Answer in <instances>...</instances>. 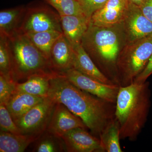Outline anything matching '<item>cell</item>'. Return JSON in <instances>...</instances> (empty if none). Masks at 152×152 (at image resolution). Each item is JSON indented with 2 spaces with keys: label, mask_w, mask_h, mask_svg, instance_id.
<instances>
[{
  "label": "cell",
  "mask_w": 152,
  "mask_h": 152,
  "mask_svg": "<svg viewBox=\"0 0 152 152\" xmlns=\"http://www.w3.org/2000/svg\"><path fill=\"white\" fill-rule=\"evenodd\" d=\"M48 97L56 103L65 106L99 138L115 118L116 103L80 89L61 74L50 79Z\"/></svg>",
  "instance_id": "6da1fadb"
},
{
  "label": "cell",
  "mask_w": 152,
  "mask_h": 152,
  "mask_svg": "<svg viewBox=\"0 0 152 152\" xmlns=\"http://www.w3.org/2000/svg\"><path fill=\"white\" fill-rule=\"evenodd\" d=\"M126 43L120 24L104 27L94 26L90 22L81 44L100 70L119 86L117 61Z\"/></svg>",
  "instance_id": "7a4b0ae2"
},
{
  "label": "cell",
  "mask_w": 152,
  "mask_h": 152,
  "mask_svg": "<svg viewBox=\"0 0 152 152\" xmlns=\"http://www.w3.org/2000/svg\"><path fill=\"white\" fill-rule=\"evenodd\" d=\"M151 91L147 81L120 87L115 115L120 125L121 140L135 141L141 132L151 107Z\"/></svg>",
  "instance_id": "3957f363"
},
{
  "label": "cell",
  "mask_w": 152,
  "mask_h": 152,
  "mask_svg": "<svg viewBox=\"0 0 152 152\" xmlns=\"http://www.w3.org/2000/svg\"><path fill=\"white\" fill-rule=\"evenodd\" d=\"M12 77L14 80H27L35 75H54L50 61L24 34L18 32L7 38Z\"/></svg>",
  "instance_id": "277c9868"
},
{
  "label": "cell",
  "mask_w": 152,
  "mask_h": 152,
  "mask_svg": "<svg viewBox=\"0 0 152 152\" xmlns=\"http://www.w3.org/2000/svg\"><path fill=\"white\" fill-rule=\"evenodd\" d=\"M152 54V34L127 43L117 61L120 86L134 83L145 67Z\"/></svg>",
  "instance_id": "5b68a950"
},
{
  "label": "cell",
  "mask_w": 152,
  "mask_h": 152,
  "mask_svg": "<svg viewBox=\"0 0 152 152\" xmlns=\"http://www.w3.org/2000/svg\"><path fill=\"white\" fill-rule=\"evenodd\" d=\"M56 104L48 97L45 98L14 121L22 134L39 139L46 131Z\"/></svg>",
  "instance_id": "8992f818"
},
{
  "label": "cell",
  "mask_w": 152,
  "mask_h": 152,
  "mask_svg": "<svg viewBox=\"0 0 152 152\" xmlns=\"http://www.w3.org/2000/svg\"><path fill=\"white\" fill-rule=\"evenodd\" d=\"M58 31L63 32L59 15L43 7L32 8L26 10L18 32H40Z\"/></svg>",
  "instance_id": "52a82bcc"
},
{
  "label": "cell",
  "mask_w": 152,
  "mask_h": 152,
  "mask_svg": "<svg viewBox=\"0 0 152 152\" xmlns=\"http://www.w3.org/2000/svg\"><path fill=\"white\" fill-rule=\"evenodd\" d=\"M61 75L64 76L69 81L80 89L111 102H116L120 87L119 85L104 83L74 69Z\"/></svg>",
  "instance_id": "ba28073f"
},
{
  "label": "cell",
  "mask_w": 152,
  "mask_h": 152,
  "mask_svg": "<svg viewBox=\"0 0 152 152\" xmlns=\"http://www.w3.org/2000/svg\"><path fill=\"white\" fill-rule=\"evenodd\" d=\"M120 24L127 43L152 34V22L144 15L139 6L131 2Z\"/></svg>",
  "instance_id": "9c48e42d"
},
{
  "label": "cell",
  "mask_w": 152,
  "mask_h": 152,
  "mask_svg": "<svg viewBox=\"0 0 152 152\" xmlns=\"http://www.w3.org/2000/svg\"><path fill=\"white\" fill-rule=\"evenodd\" d=\"M77 128L88 129L83 121L63 104L56 103L46 132L61 138L70 131Z\"/></svg>",
  "instance_id": "30bf717a"
},
{
  "label": "cell",
  "mask_w": 152,
  "mask_h": 152,
  "mask_svg": "<svg viewBox=\"0 0 152 152\" xmlns=\"http://www.w3.org/2000/svg\"><path fill=\"white\" fill-rule=\"evenodd\" d=\"M67 151L105 152L99 138L88 132L86 129H74L61 137Z\"/></svg>",
  "instance_id": "8fae6325"
},
{
  "label": "cell",
  "mask_w": 152,
  "mask_h": 152,
  "mask_svg": "<svg viewBox=\"0 0 152 152\" xmlns=\"http://www.w3.org/2000/svg\"><path fill=\"white\" fill-rule=\"evenodd\" d=\"M129 0H108L93 14L90 22L94 26L110 27L122 21L129 4Z\"/></svg>",
  "instance_id": "7c38bea8"
},
{
  "label": "cell",
  "mask_w": 152,
  "mask_h": 152,
  "mask_svg": "<svg viewBox=\"0 0 152 152\" xmlns=\"http://www.w3.org/2000/svg\"><path fill=\"white\" fill-rule=\"evenodd\" d=\"M75 51L72 46L62 34L53 45L50 61L53 69L61 74L73 69Z\"/></svg>",
  "instance_id": "4fadbf2b"
},
{
  "label": "cell",
  "mask_w": 152,
  "mask_h": 152,
  "mask_svg": "<svg viewBox=\"0 0 152 152\" xmlns=\"http://www.w3.org/2000/svg\"><path fill=\"white\" fill-rule=\"evenodd\" d=\"M63 33L74 48L81 43L90 24L85 15L60 16Z\"/></svg>",
  "instance_id": "5bb4252c"
},
{
  "label": "cell",
  "mask_w": 152,
  "mask_h": 152,
  "mask_svg": "<svg viewBox=\"0 0 152 152\" xmlns=\"http://www.w3.org/2000/svg\"><path fill=\"white\" fill-rule=\"evenodd\" d=\"M73 48L75 51L74 69L90 77L104 83L117 85L108 78L100 70L82 46L81 44Z\"/></svg>",
  "instance_id": "9a60e30c"
},
{
  "label": "cell",
  "mask_w": 152,
  "mask_h": 152,
  "mask_svg": "<svg viewBox=\"0 0 152 152\" xmlns=\"http://www.w3.org/2000/svg\"><path fill=\"white\" fill-rule=\"evenodd\" d=\"M44 99L26 93L15 91L5 105L15 121Z\"/></svg>",
  "instance_id": "2e32d148"
},
{
  "label": "cell",
  "mask_w": 152,
  "mask_h": 152,
  "mask_svg": "<svg viewBox=\"0 0 152 152\" xmlns=\"http://www.w3.org/2000/svg\"><path fill=\"white\" fill-rule=\"evenodd\" d=\"M38 138L34 136L1 131L0 152H23Z\"/></svg>",
  "instance_id": "e0dca14e"
},
{
  "label": "cell",
  "mask_w": 152,
  "mask_h": 152,
  "mask_svg": "<svg viewBox=\"0 0 152 152\" xmlns=\"http://www.w3.org/2000/svg\"><path fill=\"white\" fill-rule=\"evenodd\" d=\"M56 75H38L29 78L21 83L17 82L16 84L15 91L26 93L43 98L48 97L50 79Z\"/></svg>",
  "instance_id": "ac0fdd59"
},
{
  "label": "cell",
  "mask_w": 152,
  "mask_h": 152,
  "mask_svg": "<svg viewBox=\"0 0 152 152\" xmlns=\"http://www.w3.org/2000/svg\"><path fill=\"white\" fill-rule=\"evenodd\" d=\"M26 10L23 7L9 9L0 12V36L10 38L18 32L19 24Z\"/></svg>",
  "instance_id": "d6986e66"
},
{
  "label": "cell",
  "mask_w": 152,
  "mask_h": 152,
  "mask_svg": "<svg viewBox=\"0 0 152 152\" xmlns=\"http://www.w3.org/2000/svg\"><path fill=\"white\" fill-rule=\"evenodd\" d=\"M63 34V32L60 31L52 30L40 32L27 33L23 34L50 61L52 47L57 39Z\"/></svg>",
  "instance_id": "ffe728a7"
},
{
  "label": "cell",
  "mask_w": 152,
  "mask_h": 152,
  "mask_svg": "<svg viewBox=\"0 0 152 152\" xmlns=\"http://www.w3.org/2000/svg\"><path fill=\"white\" fill-rule=\"evenodd\" d=\"M99 139L105 152H123L120 145V125L116 118L104 130Z\"/></svg>",
  "instance_id": "44dd1931"
},
{
  "label": "cell",
  "mask_w": 152,
  "mask_h": 152,
  "mask_svg": "<svg viewBox=\"0 0 152 152\" xmlns=\"http://www.w3.org/2000/svg\"><path fill=\"white\" fill-rule=\"evenodd\" d=\"M60 16L85 15L77 0H47Z\"/></svg>",
  "instance_id": "7402d4cb"
},
{
  "label": "cell",
  "mask_w": 152,
  "mask_h": 152,
  "mask_svg": "<svg viewBox=\"0 0 152 152\" xmlns=\"http://www.w3.org/2000/svg\"><path fill=\"white\" fill-rule=\"evenodd\" d=\"M0 37V75L13 79L7 38Z\"/></svg>",
  "instance_id": "603a6c76"
},
{
  "label": "cell",
  "mask_w": 152,
  "mask_h": 152,
  "mask_svg": "<svg viewBox=\"0 0 152 152\" xmlns=\"http://www.w3.org/2000/svg\"><path fill=\"white\" fill-rule=\"evenodd\" d=\"M47 133V135L42 138L38 142L34 148V152H56L62 151L64 150L63 142L60 140L61 138L56 137Z\"/></svg>",
  "instance_id": "cb8c5ba5"
},
{
  "label": "cell",
  "mask_w": 152,
  "mask_h": 152,
  "mask_svg": "<svg viewBox=\"0 0 152 152\" xmlns=\"http://www.w3.org/2000/svg\"><path fill=\"white\" fill-rule=\"evenodd\" d=\"M0 128L1 131L13 134H22L7 107L0 104Z\"/></svg>",
  "instance_id": "d4e9b609"
},
{
  "label": "cell",
  "mask_w": 152,
  "mask_h": 152,
  "mask_svg": "<svg viewBox=\"0 0 152 152\" xmlns=\"http://www.w3.org/2000/svg\"><path fill=\"white\" fill-rule=\"evenodd\" d=\"M17 83L12 78L0 75V104L6 105L15 91Z\"/></svg>",
  "instance_id": "484cf974"
},
{
  "label": "cell",
  "mask_w": 152,
  "mask_h": 152,
  "mask_svg": "<svg viewBox=\"0 0 152 152\" xmlns=\"http://www.w3.org/2000/svg\"><path fill=\"white\" fill-rule=\"evenodd\" d=\"M84 14L91 20L92 15L102 8L108 0H77Z\"/></svg>",
  "instance_id": "4316f807"
},
{
  "label": "cell",
  "mask_w": 152,
  "mask_h": 152,
  "mask_svg": "<svg viewBox=\"0 0 152 152\" xmlns=\"http://www.w3.org/2000/svg\"><path fill=\"white\" fill-rule=\"evenodd\" d=\"M152 75V54L145 67L141 73L136 77L134 83H142L147 81V79Z\"/></svg>",
  "instance_id": "83f0119b"
},
{
  "label": "cell",
  "mask_w": 152,
  "mask_h": 152,
  "mask_svg": "<svg viewBox=\"0 0 152 152\" xmlns=\"http://www.w3.org/2000/svg\"><path fill=\"white\" fill-rule=\"evenodd\" d=\"M139 7L144 15L152 22V0H144Z\"/></svg>",
  "instance_id": "f1b7e54d"
},
{
  "label": "cell",
  "mask_w": 152,
  "mask_h": 152,
  "mask_svg": "<svg viewBox=\"0 0 152 152\" xmlns=\"http://www.w3.org/2000/svg\"><path fill=\"white\" fill-rule=\"evenodd\" d=\"M130 2L137 5V6H140L144 0H129Z\"/></svg>",
  "instance_id": "f546056e"
},
{
  "label": "cell",
  "mask_w": 152,
  "mask_h": 152,
  "mask_svg": "<svg viewBox=\"0 0 152 152\" xmlns=\"http://www.w3.org/2000/svg\"></svg>",
  "instance_id": "4dcf8cb0"
}]
</instances>
